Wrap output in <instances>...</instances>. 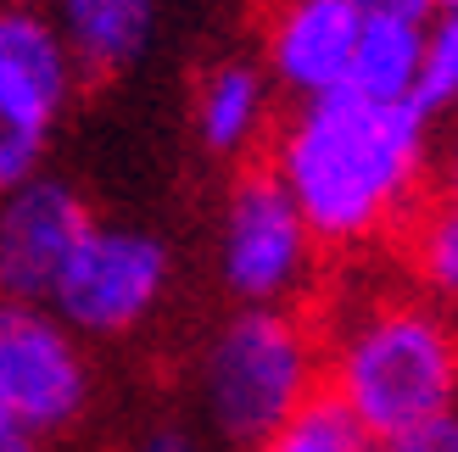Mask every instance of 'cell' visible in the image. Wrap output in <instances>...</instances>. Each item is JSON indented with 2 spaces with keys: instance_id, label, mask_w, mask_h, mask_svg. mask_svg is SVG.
<instances>
[{
  "instance_id": "cell-18",
  "label": "cell",
  "mask_w": 458,
  "mask_h": 452,
  "mask_svg": "<svg viewBox=\"0 0 458 452\" xmlns=\"http://www.w3.org/2000/svg\"><path fill=\"white\" fill-rule=\"evenodd\" d=\"M134 452H201V447H196L185 431H151V436H146L140 447H134Z\"/></svg>"
},
{
  "instance_id": "cell-11",
  "label": "cell",
  "mask_w": 458,
  "mask_h": 452,
  "mask_svg": "<svg viewBox=\"0 0 458 452\" xmlns=\"http://www.w3.org/2000/svg\"><path fill=\"white\" fill-rule=\"evenodd\" d=\"M51 22L84 79H112L146 56L157 34V0H56Z\"/></svg>"
},
{
  "instance_id": "cell-12",
  "label": "cell",
  "mask_w": 458,
  "mask_h": 452,
  "mask_svg": "<svg viewBox=\"0 0 458 452\" xmlns=\"http://www.w3.org/2000/svg\"><path fill=\"white\" fill-rule=\"evenodd\" d=\"M408 263H414V280L425 285L430 302L458 307V134L430 163L414 230H408Z\"/></svg>"
},
{
  "instance_id": "cell-3",
  "label": "cell",
  "mask_w": 458,
  "mask_h": 452,
  "mask_svg": "<svg viewBox=\"0 0 458 452\" xmlns=\"http://www.w3.org/2000/svg\"><path fill=\"white\" fill-rule=\"evenodd\" d=\"M318 341L291 307H235L196 352V414L213 441L251 452L318 397Z\"/></svg>"
},
{
  "instance_id": "cell-17",
  "label": "cell",
  "mask_w": 458,
  "mask_h": 452,
  "mask_svg": "<svg viewBox=\"0 0 458 452\" xmlns=\"http://www.w3.org/2000/svg\"><path fill=\"white\" fill-rule=\"evenodd\" d=\"M363 17H414V22H430L437 0H352Z\"/></svg>"
},
{
  "instance_id": "cell-15",
  "label": "cell",
  "mask_w": 458,
  "mask_h": 452,
  "mask_svg": "<svg viewBox=\"0 0 458 452\" xmlns=\"http://www.w3.org/2000/svg\"><path fill=\"white\" fill-rule=\"evenodd\" d=\"M425 112H458V6H442L430 17V45H425Z\"/></svg>"
},
{
  "instance_id": "cell-1",
  "label": "cell",
  "mask_w": 458,
  "mask_h": 452,
  "mask_svg": "<svg viewBox=\"0 0 458 452\" xmlns=\"http://www.w3.org/2000/svg\"><path fill=\"white\" fill-rule=\"evenodd\" d=\"M437 146L420 101H369L352 89L296 101L274 134L268 173L296 201L308 235L330 252H358L414 218Z\"/></svg>"
},
{
  "instance_id": "cell-4",
  "label": "cell",
  "mask_w": 458,
  "mask_h": 452,
  "mask_svg": "<svg viewBox=\"0 0 458 452\" xmlns=\"http://www.w3.org/2000/svg\"><path fill=\"white\" fill-rule=\"evenodd\" d=\"M168 290H174V252L163 235L118 218H89L45 307L79 341H129L163 313Z\"/></svg>"
},
{
  "instance_id": "cell-20",
  "label": "cell",
  "mask_w": 458,
  "mask_h": 452,
  "mask_svg": "<svg viewBox=\"0 0 458 452\" xmlns=\"http://www.w3.org/2000/svg\"><path fill=\"white\" fill-rule=\"evenodd\" d=\"M437 6H458V0H437Z\"/></svg>"
},
{
  "instance_id": "cell-8",
  "label": "cell",
  "mask_w": 458,
  "mask_h": 452,
  "mask_svg": "<svg viewBox=\"0 0 458 452\" xmlns=\"http://www.w3.org/2000/svg\"><path fill=\"white\" fill-rule=\"evenodd\" d=\"M96 218L84 196L56 173H29L0 190V297L45 302L73 240Z\"/></svg>"
},
{
  "instance_id": "cell-19",
  "label": "cell",
  "mask_w": 458,
  "mask_h": 452,
  "mask_svg": "<svg viewBox=\"0 0 458 452\" xmlns=\"http://www.w3.org/2000/svg\"><path fill=\"white\" fill-rule=\"evenodd\" d=\"M0 452H39V441L22 431V424H12L6 414H0Z\"/></svg>"
},
{
  "instance_id": "cell-9",
  "label": "cell",
  "mask_w": 458,
  "mask_h": 452,
  "mask_svg": "<svg viewBox=\"0 0 458 452\" xmlns=\"http://www.w3.org/2000/svg\"><path fill=\"white\" fill-rule=\"evenodd\" d=\"M363 12L352 0H280L263 29V73L296 101L330 96L347 84Z\"/></svg>"
},
{
  "instance_id": "cell-13",
  "label": "cell",
  "mask_w": 458,
  "mask_h": 452,
  "mask_svg": "<svg viewBox=\"0 0 458 452\" xmlns=\"http://www.w3.org/2000/svg\"><path fill=\"white\" fill-rule=\"evenodd\" d=\"M425 45H430V22L363 17L358 45H352V67H347V84L341 89L369 96V101H420V89H425Z\"/></svg>"
},
{
  "instance_id": "cell-10",
  "label": "cell",
  "mask_w": 458,
  "mask_h": 452,
  "mask_svg": "<svg viewBox=\"0 0 458 452\" xmlns=\"http://www.w3.org/2000/svg\"><path fill=\"white\" fill-rule=\"evenodd\" d=\"M274 123V79L263 73V62L246 56H218L208 73L196 79L191 96V129L196 146L213 163H241L268 134Z\"/></svg>"
},
{
  "instance_id": "cell-5",
  "label": "cell",
  "mask_w": 458,
  "mask_h": 452,
  "mask_svg": "<svg viewBox=\"0 0 458 452\" xmlns=\"http://www.w3.org/2000/svg\"><path fill=\"white\" fill-rule=\"evenodd\" d=\"M318 240L268 168L235 173L213 213V274L235 307H291L313 274Z\"/></svg>"
},
{
  "instance_id": "cell-6",
  "label": "cell",
  "mask_w": 458,
  "mask_h": 452,
  "mask_svg": "<svg viewBox=\"0 0 458 452\" xmlns=\"http://www.w3.org/2000/svg\"><path fill=\"white\" fill-rule=\"evenodd\" d=\"M79 79L56 22L29 0H0V190L45 168Z\"/></svg>"
},
{
  "instance_id": "cell-2",
  "label": "cell",
  "mask_w": 458,
  "mask_h": 452,
  "mask_svg": "<svg viewBox=\"0 0 458 452\" xmlns=\"http://www.w3.org/2000/svg\"><path fill=\"white\" fill-rule=\"evenodd\" d=\"M325 374L375 441L458 408V324L430 297H375L335 330Z\"/></svg>"
},
{
  "instance_id": "cell-7",
  "label": "cell",
  "mask_w": 458,
  "mask_h": 452,
  "mask_svg": "<svg viewBox=\"0 0 458 452\" xmlns=\"http://www.w3.org/2000/svg\"><path fill=\"white\" fill-rule=\"evenodd\" d=\"M96 397L84 341L45 302L0 297V414L34 441L62 436Z\"/></svg>"
},
{
  "instance_id": "cell-16",
  "label": "cell",
  "mask_w": 458,
  "mask_h": 452,
  "mask_svg": "<svg viewBox=\"0 0 458 452\" xmlns=\"http://www.w3.org/2000/svg\"><path fill=\"white\" fill-rule=\"evenodd\" d=\"M380 452H458V408L437 414V419H420L408 424V431L386 436Z\"/></svg>"
},
{
  "instance_id": "cell-14",
  "label": "cell",
  "mask_w": 458,
  "mask_h": 452,
  "mask_svg": "<svg viewBox=\"0 0 458 452\" xmlns=\"http://www.w3.org/2000/svg\"><path fill=\"white\" fill-rule=\"evenodd\" d=\"M251 452H380V441L341 408L335 397L318 391L308 408H296L268 441H258Z\"/></svg>"
}]
</instances>
